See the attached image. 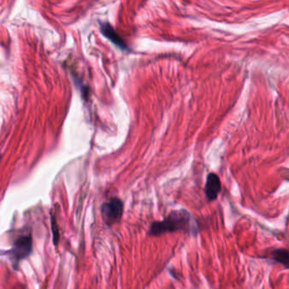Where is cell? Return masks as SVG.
<instances>
[{"instance_id":"1","label":"cell","mask_w":289,"mask_h":289,"mask_svg":"<svg viewBox=\"0 0 289 289\" xmlns=\"http://www.w3.org/2000/svg\"><path fill=\"white\" fill-rule=\"evenodd\" d=\"M193 230L192 218L190 213L185 210H179L171 212L164 220L152 223L149 234L157 236L166 233Z\"/></svg>"},{"instance_id":"2","label":"cell","mask_w":289,"mask_h":289,"mask_svg":"<svg viewBox=\"0 0 289 289\" xmlns=\"http://www.w3.org/2000/svg\"><path fill=\"white\" fill-rule=\"evenodd\" d=\"M124 213V204L119 198H112L102 207V218L108 225L118 223Z\"/></svg>"},{"instance_id":"3","label":"cell","mask_w":289,"mask_h":289,"mask_svg":"<svg viewBox=\"0 0 289 289\" xmlns=\"http://www.w3.org/2000/svg\"><path fill=\"white\" fill-rule=\"evenodd\" d=\"M32 250V240L30 236H21L14 242L11 250V256L16 262L30 255Z\"/></svg>"},{"instance_id":"4","label":"cell","mask_w":289,"mask_h":289,"mask_svg":"<svg viewBox=\"0 0 289 289\" xmlns=\"http://www.w3.org/2000/svg\"><path fill=\"white\" fill-rule=\"evenodd\" d=\"M221 191V181L219 177L216 174L211 173L207 175L205 193L210 201H214Z\"/></svg>"},{"instance_id":"5","label":"cell","mask_w":289,"mask_h":289,"mask_svg":"<svg viewBox=\"0 0 289 289\" xmlns=\"http://www.w3.org/2000/svg\"><path fill=\"white\" fill-rule=\"evenodd\" d=\"M102 31L107 38L109 39L113 43L117 45L118 47H121L123 49H126L127 46L124 42V40L120 37L119 34L116 32L110 25L108 24H103L102 26Z\"/></svg>"},{"instance_id":"6","label":"cell","mask_w":289,"mask_h":289,"mask_svg":"<svg viewBox=\"0 0 289 289\" xmlns=\"http://www.w3.org/2000/svg\"><path fill=\"white\" fill-rule=\"evenodd\" d=\"M271 258H273L276 262L284 265L286 268H289V251L287 250H275L271 255Z\"/></svg>"},{"instance_id":"7","label":"cell","mask_w":289,"mask_h":289,"mask_svg":"<svg viewBox=\"0 0 289 289\" xmlns=\"http://www.w3.org/2000/svg\"><path fill=\"white\" fill-rule=\"evenodd\" d=\"M0 158H1V156H0Z\"/></svg>"}]
</instances>
